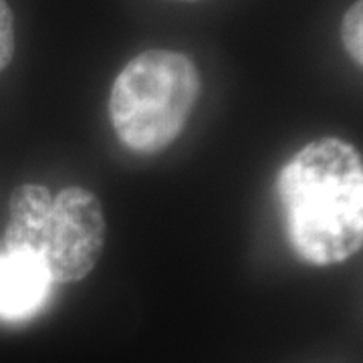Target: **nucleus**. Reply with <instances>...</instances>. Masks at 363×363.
<instances>
[{
  "instance_id": "6e6552de",
  "label": "nucleus",
  "mask_w": 363,
  "mask_h": 363,
  "mask_svg": "<svg viewBox=\"0 0 363 363\" xmlns=\"http://www.w3.org/2000/svg\"><path fill=\"white\" fill-rule=\"evenodd\" d=\"M176 2H200V0H176Z\"/></svg>"
},
{
  "instance_id": "0eeeda50",
  "label": "nucleus",
  "mask_w": 363,
  "mask_h": 363,
  "mask_svg": "<svg viewBox=\"0 0 363 363\" xmlns=\"http://www.w3.org/2000/svg\"><path fill=\"white\" fill-rule=\"evenodd\" d=\"M16 49L14 16L6 0H0V71L11 65Z\"/></svg>"
},
{
  "instance_id": "20e7f679",
  "label": "nucleus",
  "mask_w": 363,
  "mask_h": 363,
  "mask_svg": "<svg viewBox=\"0 0 363 363\" xmlns=\"http://www.w3.org/2000/svg\"><path fill=\"white\" fill-rule=\"evenodd\" d=\"M52 285L39 257L0 248V321L21 323L33 319L49 303Z\"/></svg>"
},
{
  "instance_id": "39448f33",
  "label": "nucleus",
  "mask_w": 363,
  "mask_h": 363,
  "mask_svg": "<svg viewBox=\"0 0 363 363\" xmlns=\"http://www.w3.org/2000/svg\"><path fill=\"white\" fill-rule=\"evenodd\" d=\"M52 194L43 184H21L9 202V222L2 248L23 250L39 257V238L49 216Z\"/></svg>"
},
{
  "instance_id": "f03ea898",
  "label": "nucleus",
  "mask_w": 363,
  "mask_h": 363,
  "mask_svg": "<svg viewBox=\"0 0 363 363\" xmlns=\"http://www.w3.org/2000/svg\"><path fill=\"white\" fill-rule=\"evenodd\" d=\"M200 75L190 57L168 49L135 55L109 93V121L128 150L154 156L176 142L194 111Z\"/></svg>"
},
{
  "instance_id": "f257e3e1",
  "label": "nucleus",
  "mask_w": 363,
  "mask_h": 363,
  "mask_svg": "<svg viewBox=\"0 0 363 363\" xmlns=\"http://www.w3.org/2000/svg\"><path fill=\"white\" fill-rule=\"evenodd\" d=\"M286 240L298 259L331 267L363 245V164L339 138L307 143L277 176Z\"/></svg>"
},
{
  "instance_id": "423d86ee",
  "label": "nucleus",
  "mask_w": 363,
  "mask_h": 363,
  "mask_svg": "<svg viewBox=\"0 0 363 363\" xmlns=\"http://www.w3.org/2000/svg\"><path fill=\"white\" fill-rule=\"evenodd\" d=\"M343 47L357 67L363 65V2L355 0L341 18Z\"/></svg>"
},
{
  "instance_id": "7ed1b4c3",
  "label": "nucleus",
  "mask_w": 363,
  "mask_h": 363,
  "mask_svg": "<svg viewBox=\"0 0 363 363\" xmlns=\"http://www.w3.org/2000/svg\"><path fill=\"white\" fill-rule=\"evenodd\" d=\"M105 216L97 196L71 186L52 196L40 230L39 259L52 283H77L89 274L104 252Z\"/></svg>"
}]
</instances>
